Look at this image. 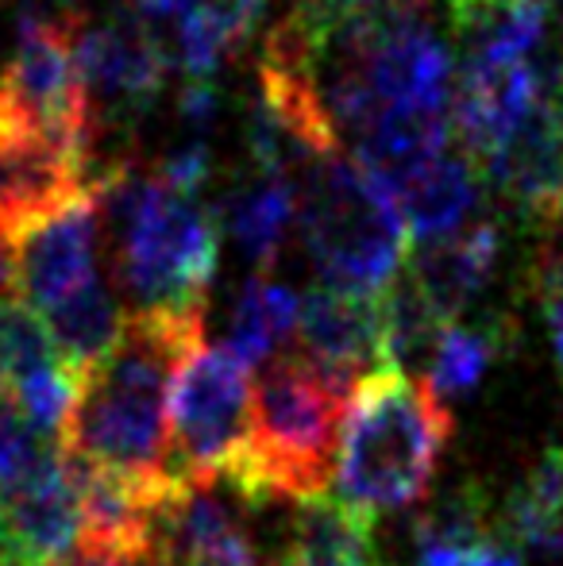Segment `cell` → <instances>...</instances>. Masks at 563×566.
I'll use <instances>...</instances> for the list:
<instances>
[{"instance_id": "obj_1", "label": "cell", "mask_w": 563, "mask_h": 566, "mask_svg": "<svg viewBox=\"0 0 563 566\" xmlns=\"http://www.w3.org/2000/svg\"><path fill=\"white\" fill-rule=\"evenodd\" d=\"M205 339L201 313L136 308L101 363L77 370V397L59 436L66 459L128 474H170V389L181 358Z\"/></svg>"}, {"instance_id": "obj_2", "label": "cell", "mask_w": 563, "mask_h": 566, "mask_svg": "<svg viewBox=\"0 0 563 566\" xmlns=\"http://www.w3.org/2000/svg\"><path fill=\"white\" fill-rule=\"evenodd\" d=\"M451 440L444 397L402 366H383L355 386L340 432V497L359 513H402L421 501Z\"/></svg>"}, {"instance_id": "obj_3", "label": "cell", "mask_w": 563, "mask_h": 566, "mask_svg": "<svg viewBox=\"0 0 563 566\" xmlns=\"http://www.w3.org/2000/svg\"><path fill=\"white\" fill-rule=\"evenodd\" d=\"M97 186L105 220L116 228L121 285L139 308L201 313L220 262V224L197 193L166 186L158 174L121 163Z\"/></svg>"}, {"instance_id": "obj_4", "label": "cell", "mask_w": 563, "mask_h": 566, "mask_svg": "<svg viewBox=\"0 0 563 566\" xmlns=\"http://www.w3.org/2000/svg\"><path fill=\"white\" fill-rule=\"evenodd\" d=\"M340 386L305 355H274L256 381L251 443L225 478L243 501H309L329 493L347 405Z\"/></svg>"}, {"instance_id": "obj_5", "label": "cell", "mask_w": 563, "mask_h": 566, "mask_svg": "<svg viewBox=\"0 0 563 566\" xmlns=\"http://www.w3.org/2000/svg\"><path fill=\"white\" fill-rule=\"evenodd\" d=\"M301 239L324 285L359 297H383L409 262V228L394 193L359 163L329 155L305 170Z\"/></svg>"}, {"instance_id": "obj_6", "label": "cell", "mask_w": 563, "mask_h": 566, "mask_svg": "<svg viewBox=\"0 0 563 566\" xmlns=\"http://www.w3.org/2000/svg\"><path fill=\"white\" fill-rule=\"evenodd\" d=\"M251 405L248 366L228 347L197 343L174 374L166 470L194 490L225 482L251 443Z\"/></svg>"}, {"instance_id": "obj_7", "label": "cell", "mask_w": 563, "mask_h": 566, "mask_svg": "<svg viewBox=\"0 0 563 566\" xmlns=\"http://www.w3.org/2000/svg\"><path fill=\"white\" fill-rule=\"evenodd\" d=\"M93 143L51 135L0 108V235L15 239L85 189Z\"/></svg>"}, {"instance_id": "obj_8", "label": "cell", "mask_w": 563, "mask_h": 566, "mask_svg": "<svg viewBox=\"0 0 563 566\" xmlns=\"http://www.w3.org/2000/svg\"><path fill=\"white\" fill-rule=\"evenodd\" d=\"M82 544V497L59 451L0 493V566H62Z\"/></svg>"}, {"instance_id": "obj_9", "label": "cell", "mask_w": 563, "mask_h": 566, "mask_svg": "<svg viewBox=\"0 0 563 566\" xmlns=\"http://www.w3.org/2000/svg\"><path fill=\"white\" fill-rule=\"evenodd\" d=\"M74 46L93 116L97 108L116 116H139L163 93L170 54L139 15L82 23Z\"/></svg>"}, {"instance_id": "obj_10", "label": "cell", "mask_w": 563, "mask_h": 566, "mask_svg": "<svg viewBox=\"0 0 563 566\" xmlns=\"http://www.w3.org/2000/svg\"><path fill=\"white\" fill-rule=\"evenodd\" d=\"M105 228V212L97 201V186L85 189L59 212L23 228L12 247L15 285L31 305L43 313L54 301L70 297L77 285L97 277V239Z\"/></svg>"}, {"instance_id": "obj_11", "label": "cell", "mask_w": 563, "mask_h": 566, "mask_svg": "<svg viewBox=\"0 0 563 566\" xmlns=\"http://www.w3.org/2000/svg\"><path fill=\"white\" fill-rule=\"evenodd\" d=\"M482 170L521 220L552 231L563 220V97L544 90L541 105L502 143Z\"/></svg>"}, {"instance_id": "obj_12", "label": "cell", "mask_w": 563, "mask_h": 566, "mask_svg": "<svg viewBox=\"0 0 563 566\" xmlns=\"http://www.w3.org/2000/svg\"><path fill=\"white\" fill-rule=\"evenodd\" d=\"M305 358H313L329 378L352 389L355 378L386 366V332H383V297H359L321 285L301 297L298 324Z\"/></svg>"}, {"instance_id": "obj_13", "label": "cell", "mask_w": 563, "mask_h": 566, "mask_svg": "<svg viewBox=\"0 0 563 566\" xmlns=\"http://www.w3.org/2000/svg\"><path fill=\"white\" fill-rule=\"evenodd\" d=\"M544 85L529 62H467L451 97V127L475 166H487L502 143L541 105Z\"/></svg>"}, {"instance_id": "obj_14", "label": "cell", "mask_w": 563, "mask_h": 566, "mask_svg": "<svg viewBox=\"0 0 563 566\" xmlns=\"http://www.w3.org/2000/svg\"><path fill=\"white\" fill-rule=\"evenodd\" d=\"M367 82L383 108H421L448 113L451 108V54L425 23L390 31L363 59Z\"/></svg>"}, {"instance_id": "obj_15", "label": "cell", "mask_w": 563, "mask_h": 566, "mask_svg": "<svg viewBox=\"0 0 563 566\" xmlns=\"http://www.w3.org/2000/svg\"><path fill=\"white\" fill-rule=\"evenodd\" d=\"M155 566H259V552L225 501L186 485L158 524Z\"/></svg>"}, {"instance_id": "obj_16", "label": "cell", "mask_w": 563, "mask_h": 566, "mask_svg": "<svg viewBox=\"0 0 563 566\" xmlns=\"http://www.w3.org/2000/svg\"><path fill=\"white\" fill-rule=\"evenodd\" d=\"M498 251L502 243L494 224H467L456 235L409 247V277L448 321H456L467 301L490 282Z\"/></svg>"}, {"instance_id": "obj_17", "label": "cell", "mask_w": 563, "mask_h": 566, "mask_svg": "<svg viewBox=\"0 0 563 566\" xmlns=\"http://www.w3.org/2000/svg\"><path fill=\"white\" fill-rule=\"evenodd\" d=\"M394 201L414 243L456 235L459 228H467V212L479 201V166L467 155L444 150L394 189Z\"/></svg>"}, {"instance_id": "obj_18", "label": "cell", "mask_w": 563, "mask_h": 566, "mask_svg": "<svg viewBox=\"0 0 563 566\" xmlns=\"http://www.w3.org/2000/svg\"><path fill=\"white\" fill-rule=\"evenodd\" d=\"M451 113H421V108H383L359 135H355V158L383 181L398 189L409 174L448 150Z\"/></svg>"}, {"instance_id": "obj_19", "label": "cell", "mask_w": 563, "mask_h": 566, "mask_svg": "<svg viewBox=\"0 0 563 566\" xmlns=\"http://www.w3.org/2000/svg\"><path fill=\"white\" fill-rule=\"evenodd\" d=\"M285 566H378L371 516L332 493L301 501L285 539Z\"/></svg>"}, {"instance_id": "obj_20", "label": "cell", "mask_w": 563, "mask_h": 566, "mask_svg": "<svg viewBox=\"0 0 563 566\" xmlns=\"http://www.w3.org/2000/svg\"><path fill=\"white\" fill-rule=\"evenodd\" d=\"M451 31L471 62H525L549 23V0H448Z\"/></svg>"}, {"instance_id": "obj_21", "label": "cell", "mask_w": 563, "mask_h": 566, "mask_svg": "<svg viewBox=\"0 0 563 566\" xmlns=\"http://www.w3.org/2000/svg\"><path fill=\"white\" fill-rule=\"evenodd\" d=\"M225 228L232 243L243 251V259L256 266H271L279 259L285 231L301 212L298 181L285 174L259 170L251 181H243L225 205Z\"/></svg>"}, {"instance_id": "obj_22", "label": "cell", "mask_w": 563, "mask_h": 566, "mask_svg": "<svg viewBox=\"0 0 563 566\" xmlns=\"http://www.w3.org/2000/svg\"><path fill=\"white\" fill-rule=\"evenodd\" d=\"M43 316L54 343H59L62 358L74 370L101 363L121 343L124 321H128V313L116 305V293L108 290V282H101V274L90 277L85 285H77L70 297L43 308Z\"/></svg>"}, {"instance_id": "obj_23", "label": "cell", "mask_w": 563, "mask_h": 566, "mask_svg": "<svg viewBox=\"0 0 563 566\" xmlns=\"http://www.w3.org/2000/svg\"><path fill=\"white\" fill-rule=\"evenodd\" d=\"M301 324V301L285 285L271 277H251L236 301L232 328H228V350L243 366H267L285 339Z\"/></svg>"}, {"instance_id": "obj_24", "label": "cell", "mask_w": 563, "mask_h": 566, "mask_svg": "<svg viewBox=\"0 0 563 566\" xmlns=\"http://www.w3.org/2000/svg\"><path fill=\"white\" fill-rule=\"evenodd\" d=\"M502 532L541 555H563V451H549L510 493Z\"/></svg>"}, {"instance_id": "obj_25", "label": "cell", "mask_w": 563, "mask_h": 566, "mask_svg": "<svg viewBox=\"0 0 563 566\" xmlns=\"http://www.w3.org/2000/svg\"><path fill=\"white\" fill-rule=\"evenodd\" d=\"M62 366L70 363L46 328V316L23 293H0V389L8 394V401L31 378L62 370Z\"/></svg>"}, {"instance_id": "obj_26", "label": "cell", "mask_w": 563, "mask_h": 566, "mask_svg": "<svg viewBox=\"0 0 563 566\" xmlns=\"http://www.w3.org/2000/svg\"><path fill=\"white\" fill-rule=\"evenodd\" d=\"M448 316L417 290L414 277H398L390 290L383 293V332H386V366H409L432 363V350L440 343Z\"/></svg>"}, {"instance_id": "obj_27", "label": "cell", "mask_w": 563, "mask_h": 566, "mask_svg": "<svg viewBox=\"0 0 563 566\" xmlns=\"http://www.w3.org/2000/svg\"><path fill=\"white\" fill-rule=\"evenodd\" d=\"M505 328L502 324H482V328H467V324L451 321L444 328L440 343L432 350L428 363V386L436 389V397H459L467 389H475L482 381V374L490 370L498 355H502Z\"/></svg>"}, {"instance_id": "obj_28", "label": "cell", "mask_w": 563, "mask_h": 566, "mask_svg": "<svg viewBox=\"0 0 563 566\" xmlns=\"http://www.w3.org/2000/svg\"><path fill=\"white\" fill-rule=\"evenodd\" d=\"M46 454L51 451L43 448V432L15 409V401H0V493L35 474Z\"/></svg>"}, {"instance_id": "obj_29", "label": "cell", "mask_w": 563, "mask_h": 566, "mask_svg": "<svg viewBox=\"0 0 563 566\" xmlns=\"http://www.w3.org/2000/svg\"><path fill=\"white\" fill-rule=\"evenodd\" d=\"M186 12L201 15L232 51H240L256 35L259 23H263L267 0H194Z\"/></svg>"}, {"instance_id": "obj_30", "label": "cell", "mask_w": 563, "mask_h": 566, "mask_svg": "<svg viewBox=\"0 0 563 566\" xmlns=\"http://www.w3.org/2000/svg\"><path fill=\"white\" fill-rule=\"evenodd\" d=\"M463 566H525V563H521V555L513 552V547H498V544H490V539H482L479 547L467 552Z\"/></svg>"}, {"instance_id": "obj_31", "label": "cell", "mask_w": 563, "mask_h": 566, "mask_svg": "<svg viewBox=\"0 0 563 566\" xmlns=\"http://www.w3.org/2000/svg\"><path fill=\"white\" fill-rule=\"evenodd\" d=\"M62 566H147V563H108V559H93V555H82V552H77L74 559H66Z\"/></svg>"}, {"instance_id": "obj_32", "label": "cell", "mask_w": 563, "mask_h": 566, "mask_svg": "<svg viewBox=\"0 0 563 566\" xmlns=\"http://www.w3.org/2000/svg\"><path fill=\"white\" fill-rule=\"evenodd\" d=\"M552 90L563 97V43H560V62H556V85H552Z\"/></svg>"}, {"instance_id": "obj_33", "label": "cell", "mask_w": 563, "mask_h": 566, "mask_svg": "<svg viewBox=\"0 0 563 566\" xmlns=\"http://www.w3.org/2000/svg\"><path fill=\"white\" fill-rule=\"evenodd\" d=\"M556 4H560V12H563V0H556Z\"/></svg>"}]
</instances>
